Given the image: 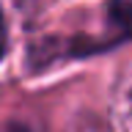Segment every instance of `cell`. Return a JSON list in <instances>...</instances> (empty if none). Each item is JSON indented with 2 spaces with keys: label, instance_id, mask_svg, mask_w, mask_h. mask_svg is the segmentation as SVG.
I'll list each match as a JSON object with an SVG mask.
<instances>
[{
  "label": "cell",
  "instance_id": "cell-5",
  "mask_svg": "<svg viewBox=\"0 0 132 132\" xmlns=\"http://www.w3.org/2000/svg\"><path fill=\"white\" fill-rule=\"evenodd\" d=\"M6 52H8V22L3 14V6H0V61L6 58Z\"/></svg>",
  "mask_w": 132,
  "mask_h": 132
},
{
  "label": "cell",
  "instance_id": "cell-3",
  "mask_svg": "<svg viewBox=\"0 0 132 132\" xmlns=\"http://www.w3.org/2000/svg\"><path fill=\"white\" fill-rule=\"evenodd\" d=\"M0 132H47L44 129V124L39 118H30V116H14V118H8L3 124V129Z\"/></svg>",
  "mask_w": 132,
  "mask_h": 132
},
{
  "label": "cell",
  "instance_id": "cell-4",
  "mask_svg": "<svg viewBox=\"0 0 132 132\" xmlns=\"http://www.w3.org/2000/svg\"><path fill=\"white\" fill-rule=\"evenodd\" d=\"M66 132H102V124H99L96 116L80 113L72 124H69V127H66Z\"/></svg>",
  "mask_w": 132,
  "mask_h": 132
},
{
  "label": "cell",
  "instance_id": "cell-1",
  "mask_svg": "<svg viewBox=\"0 0 132 132\" xmlns=\"http://www.w3.org/2000/svg\"><path fill=\"white\" fill-rule=\"evenodd\" d=\"M102 132H132V58L116 77Z\"/></svg>",
  "mask_w": 132,
  "mask_h": 132
},
{
  "label": "cell",
  "instance_id": "cell-2",
  "mask_svg": "<svg viewBox=\"0 0 132 132\" xmlns=\"http://www.w3.org/2000/svg\"><path fill=\"white\" fill-rule=\"evenodd\" d=\"M107 25L116 30V39H132V0H110Z\"/></svg>",
  "mask_w": 132,
  "mask_h": 132
}]
</instances>
